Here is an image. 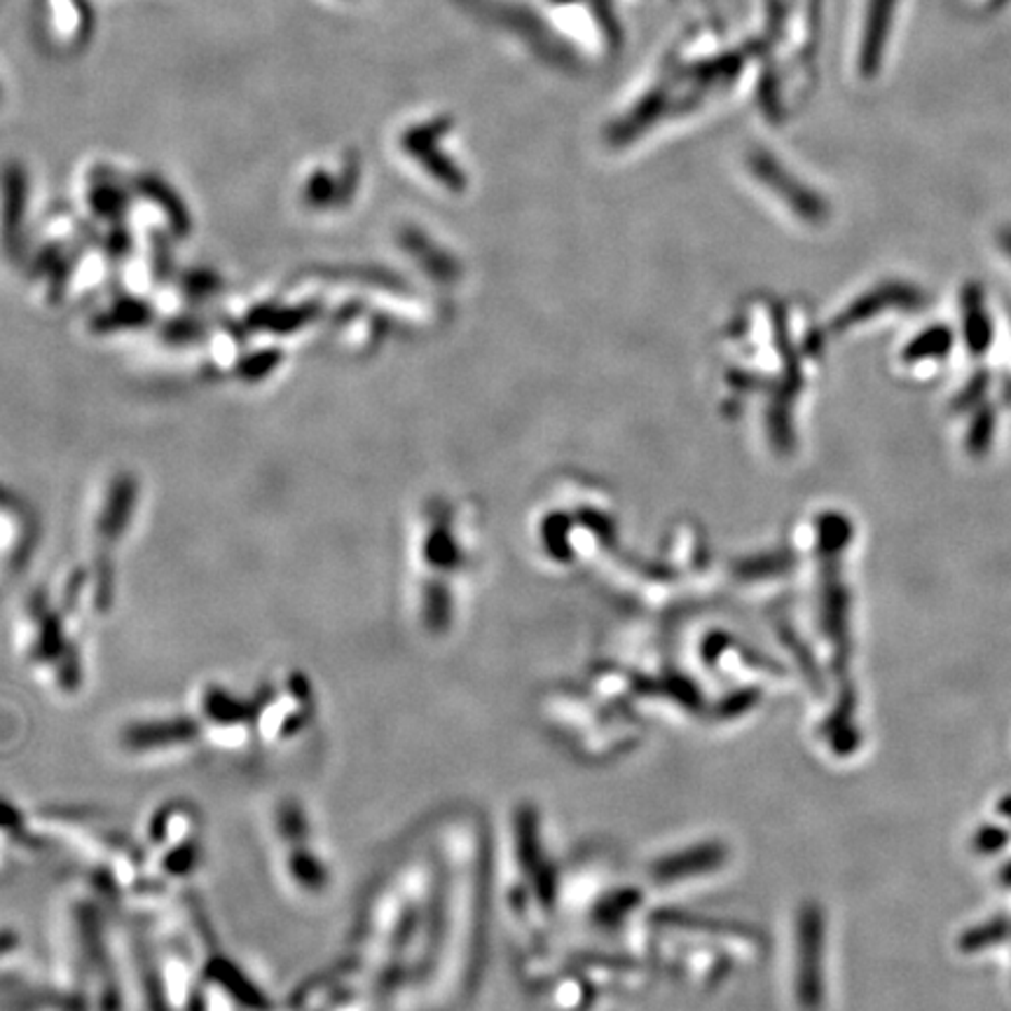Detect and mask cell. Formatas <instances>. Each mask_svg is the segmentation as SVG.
<instances>
[{
	"label": "cell",
	"mask_w": 1011,
	"mask_h": 1011,
	"mask_svg": "<svg viewBox=\"0 0 1011 1011\" xmlns=\"http://www.w3.org/2000/svg\"><path fill=\"white\" fill-rule=\"evenodd\" d=\"M275 839L286 843L284 878L304 894H318L328 882L324 864L312 847V829L298 804H279L275 813Z\"/></svg>",
	"instance_id": "obj_1"
}]
</instances>
